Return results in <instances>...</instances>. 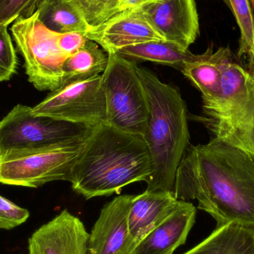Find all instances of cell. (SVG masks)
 Returning <instances> with one entry per match:
<instances>
[{
    "label": "cell",
    "mask_w": 254,
    "mask_h": 254,
    "mask_svg": "<svg viewBox=\"0 0 254 254\" xmlns=\"http://www.w3.org/2000/svg\"><path fill=\"white\" fill-rule=\"evenodd\" d=\"M173 194L178 200H197L217 227L238 222L254 228V159L215 138L189 146Z\"/></svg>",
    "instance_id": "obj_1"
},
{
    "label": "cell",
    "mask_w": 254,
    "mask_h": 254,
    "mask_svg": "<svg viewBox=\"0 0 254 254\" xmlns=\"http://www.w3.org/2000/svg\"><path fill=\"white\" fill-rule=\"evenodd\" d=\"M150 155L143 137L106 123L94 127L73 170V190L86 199L119 194L124 188L147 182Z\"/></svg>",
    "instance_id": "obj_2"
},
{
    "label": "cell",
    "mask_w": 254,
    "mask_h": 254,
    "mask_svg": "<svg viewBox=\"0 0 254 254\" xmlns=\"http://www.w3.org/2000/svg\"><path fill=\"white\" fill-rule=\"evenodd\" d=\"M149 104L143 138L152 163L146 190L173 192L178 167L190 145L188 111L180 92L152 71L137 65Z\"/></svg>",
    "instance_id": "obj_3"
},
{
    "label": "cell",
    "mask_w": 254,
    "mask_h": 254,
    "mask_svg": "<svg viewBox=\"0 0 254 254\" xmlns=\"http://www.w3.org/2000/svg\"><path fill=\"white\" fill-rule=\"evenodd\" d=\"M219 102L203 111L213 138L243 151L254 159V78L234 61L222 66Z\"/></svg>",
    "instance_id": "obj_4"
},
{
    "label": "cell",
    "mask_w": 254,
    "mask_h": 254,
    "mask_svg": "<svg viewBox=\"0 0 254 254\" xmlns=\"http://www.w3.org/2000/svg\"><path fill=\"white\" fill-rule=\"evenodd\" d=\"M89 134L51 146L0 155V183L37 188L55 181L71 182L73 170Z\"/></svg>",
    "instance_id": "obj_5"
},
{
    "label": "cell",
    "mask_w": 254,
    "mask_h": 254,
    "mask_svg": "<svg viewBox=\"0 0 254 254\" xmlns=\"http://www.w3.org/2000/svg\"><path fill=\"white\" fill-rule=\"evenodd\" d=\"M137 65L119 54H108V64L102 74L105 123L143 137L149 119V104Z\"/></svg>",
    "instance_id": "obj_6"
},
{
    "label": "cell",
    "mask_w": 254,
    "mask_h": 254,
    "mask_svg": "<svg viewBox=\"0 0 254 254\" xmlns=\"http://www.w3.org/2000/svg\"><path fill=\"white\" fill-rule=\"evenodd\" d=\"M11 32L25 60L28 81L40 91L52 92L62 86L63 65L68 56L60 48L59 34L40 22L37 10L28 17H18Z\"/></svg>",
    "instance_id": "obj_7"
},
{
    "label": "cell",
    "mask_w": 254,
    "mask_h": 254,
    "mask_svg": "<svg viewBox=\"0 0 254 254\" xmlns=\"http://www.w3.org/2000/svg\"><path fill=\"white\" fill-rule=\"evenodd\" d=\"M18 104L0 122V155L37 149L90 134L93 128L33 114Z\"/></svg>",
    "instance_id": "obj_8"
},
{
    "label": "cell",
    "mask_w": 254,
    "mask_h": 254,
    "mask_svg": "<svg viewBox=\"0 0 254 254\" xmlns=\"http://www.w3.org/2000/svg\"><path fill=\"white\" fill-rule=\"evenodd\" d=\"M33 114L82 126L94 127L106 122L102 74L63 85L31 109Z\"/></svg>",
    "instance_id": "obj_9"
},
{
    "label": "cell",
    "mask_w": 254,
    "mask_h": 254,
    "mask_svg": "<svg viewBox=\"0 0 254 254\" xmlns=\"http://www.w3.org/2000/svg\"><path fill=\"white\" fill-rule=\"evenodd\" d=\"M166 41L189 49L199 35L195 0H151L134 8Z\"/></svg>",
    "instance_id": "obj_10"
},
{
    "label": "cell",
    "mask_w": 254,
    "mask_h": 254,
    "mask_svg": "<svg viewBox=\"0 0 254 254\" xmlns=\"http://www.w3.org/2000/svg\"><path fill=\"white\" fill-rule=\"evenodd\" d=\"M134 195L115 198L104 206L88 240V254H130L136 247L128 229Z\"/></svg>",
    "instance_id": "obj_11"
},
{
    "label": "cell",
    "mask_w": 254,
    "mask_h": 254,
    "mask_svg": "<svg viewBox=\"0 0 254 254\" xmlns=\"http://www.w3.org/2000/svg\"><path fill=\"white\" fill-rule=\"evenodd\" d=\"M89 233L79 218L63 210L28 239V254H88Z\"/></svg>",
    "instance_id": "obj_12"
},
{
    "label": "cell",
    "mask_w": 254,
    "mask_h": 254,
    "mask_svg": "<svg viewBox=\"0 0 254 254\" xmlns=\"http://www.w3.org/2000/svg\"><path fill=\"white\" fill-rule=\"evenodd\" d=\"M107 54L127 46L164 40L135 10H125L84 34Z\"/></svg>",
    "instance_id": "obj_13"
},
{
    "label": "cell",
    "mask_w": 254,
    "mask_h": 254,
    "mask_svg": "<svg viewBox=\"0 0 254 254\" xmlns=\"http://www.w3.org/2000/svg\"><path fill=\"white\" fill-rule=\"evenodd\" d=\"M196 208L179 200L176 210L151 231L130 254H173L185 244L195 223Z\"/></svg>",
    "instance_id": "obj_14"
},
{
    "label": "cell",
    "mask_w": 254,
    "mask_h": 254,
    "mask_svg": "<svg viewBox=\"0 0 254 254\" xmlns=\"http://www.w3.org/2000/svg\"><path fill=\"white\" fill-rule=\"evenodd\" d=\"M234 58L229 48H220L213 52L210 46L202 55L185 63L182 74L200 91L203 101V111L214 107L222 97V66Z\"/></svg>",
    "instance_id": "obj_15"
},
{
    "label": "cell",
    "mask_w": 254,
    "mask_h": 254,
    "mask_svg": "<svg viewBox=\"0 0 254 254\" xmlns=\"http://www.w3.org/2000/svg\"><path fill=\"white\" fill-rule=\"evenodd\" d=\"M179 201L173 192L168 191L146 190L140 195H134L128 210V223L136 246L176 210Z\"/></svg>",
    "instance_id": "obj_16"
},
{
    "label": "cell",
    "mask_w": 254,
    "mask_h": 254,
    "mask_svg": "<svg viewBox=\"0 0 254 254\" xmlns=\"http://www.w3.org/2000/svg\"><path fill=\"white\" fill-rule=\"evenodd\" d=\"M184 254H254V228L238 222L216 227L204 241Z\"/></svg>",
    "instance_id": "obj_17"
},
{
    "label": "cell",
    "mask_w": 254,
    "mask_h": 254,
    "mask_svg": "<svg viewBox=\"0 0 254 254\" xmlns=\"http://www.w3.org/2000/svg\"><path fill=\"white\" fill-rule=\"evenodd\" d=\"M40 22L58 34L90 30L81 12L72 0H40L37 7Z\"/></svg>",
    "instance_id": "obj_18"
},
{
    "label": "cell",
    "mask_w": 254,
    "mask_h": 254,
    "mask_svg": "<svg viewBox=\"0 0 254 254\" xmlns=\"http://www.w3.org/2000/svg\"><path fill=\"white\" fill-rule=\"evenodd\" d=\"M116 53L131 61H149L182 69L184 64L195 58L189 49L166 40L150 41L127 46Z\"/></svg>",
    "instance_id": "obj_19"
},
{
    "label": "cell",
    "mask_w": 254,
    "mask_h": 254,
    "mask_svg": "<svg viewBox=\"0 0 254 254\" xmlns=\"http://www.w3.org/2000/svg\"><path fill=\"white\" fill-rule=\"evenodd\" d=\"M88 39L86 44L68 57L63 65V85L84 80L103 74L108 64V54Z\"/></svg>",
    "instance_id": "obj_20"
},
{
    "label": "cell",
    "mask_w": 254,
    "mask_h": 254,
    "mask_svg": "<svg viewBox=\"0 0 254 254\" xmlns=\"http://www.w3.org/2000/svg\"><path fill=\"white\" fill-rule=\"evenodd\" d=\"M232 12L240 29L239 58L250 55L253 48L254 24L249 0H222Z\"/></svg>",
    "instance_id": "obj_21"
},
{
    "label": "cell",
    "mask_w": 254,
    "mask_h": 254,
    "mask_svg": "<svg viewBox=\"0 0 254 254\" xmlns=\"http://www.w3.org/2000/svg\"><path fill=\"white\" fill-rule=\"evenodd\" d=\"M90 29L105 23L121 13L119 0H72Z\"/></svg>",
    "instance_id": "obj_22"
},
{
    "label": "cell",
    "mask_w": 254,
    "mask_h": 254,
    "mask_svg": "<svg viewBox=\"0 0 254 254\" xmlns=\"http://www.w3.org/2000/svg\"><path fill=\"white\" fill-rule=\"evenodd\" d=\"M17 58L7 25H0V82L7 81L16 73Z\"/></svg>",
    "instance_id": "obj_23"
},
{
    "label": "cell",
    "mask_w": 254,
    "mask_h": 254,
    "mask_svg": "<svg viewBox=\"0 0 254 254\" xmlns=\"http://www.w3.org/2000/svg\"><path fill=\"white\" fill-rule=\"evenodd\" d=\"M40 0H0V25L13 23L19 16L28 17L37 10Z\"/></svg>",
    "instance_id": "obj_24"
},
{
    "label": "cell",
    "mask_w": 254,
    "mask_h": 254,
    "mask_svg": "<svg viewBox=\"0 0 254 254\" xmlns=\"http://www.w3.org/2000/svg\"><path fill=\"white\" fill-rule=\"evenodd\" d=\"M29 216L28 210L0 195V230L13 229L25 223Z\"/></svg>",
    "instance_id": "obj_25"
},
{
    "label": "cell",
    "mask_w": 254,
    "mask_h": 254,
    "mask_svg": "<svg viewBox=\"0 0 254 254\" xmlns=\"http://www.w3.org/2000/svg\"><path fill=\"white\" fill-rule=\"evenodd\" d=\"M87 40L84 34L69 32L59 34L58 43L62 52L69 57L80 50L86 44Z\"/></svg>",
    "instance_id": "obj_26"
},
{
    "label": "cell",
    "mask_w": 254,
    "mask_h": 254,
    "mask_svg": "<svg viewBox=\"0 0 254 254\" xmlns=\"http://www.w3.org/2000/svg\"><path fill=\"white\" fill-rule=\"evenodd\" d=\"M149 1L151 0H119L121 12L137 8Z\"/></svg>",
    "instance_id": "obj_27"
},
{
    "label": "cell",
    "mask_w": 254,
    "mask_h": 254,
    "mask_svg": "<svg viewBox=\"0 0 254 254\" xmlns=\"http://www.w3.org/2000/svg\"><path fill=\"white\" fill-rule=\"evenodd\" d=\"M250 2L251 7H252V17H253V24H254V43L253 48H252V52H251L249 56L248 57V68H246L249 74L252 76L254 78V0H249Z\"/></svg>",
    "instance_id": "obj_28"
}]
</instances>
